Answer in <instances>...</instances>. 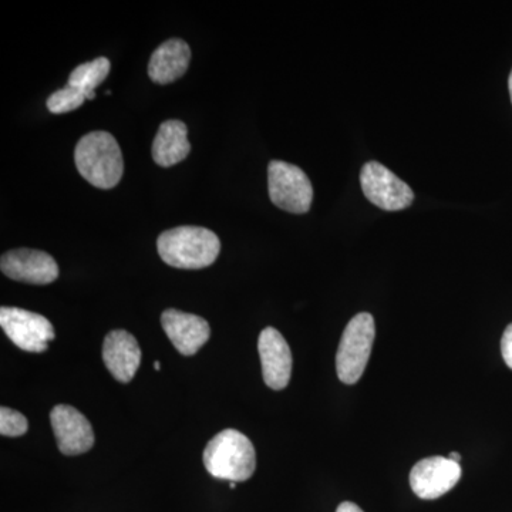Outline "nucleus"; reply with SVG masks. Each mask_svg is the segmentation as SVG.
I'll use <instances>...</instances> for the list:
<instances>
[{
	"label": "nucleus",
	"instance_id": "2eb2a0df",
	"mask_svg": "<svg viewBox=\"0 0 512 512\" xmlns=\"http://www.w3.org/2000/svg\"><path fill=\"white\" fill-rule=\"evenodd\" d=\"M190 151L188 128L183 121H164L158 128L156 138H154L153 160L160 167H173V165L185 160Z\"/></svg>",
	"mask_w": 512,
	"mask_h": 512
},
{
	"label": "nucleus",
	"instance_id": "423d86ee",
	"mask_svg": "<svg viewBox=\"0 0 512 512\" xmlns=\"http://www.w3.org/2000/svg\"><path fill=\"white\" fill-rule=\"evenodd\" d=\"M360 184L367 200L384 211H400L414 200L412 188L377 161L363 165Z\"/></svg>",
	"mask_w": 512,
	"mask_h": 512
},
{
	"label": "nucleus",
	"instance_id": "a211bd4d",
	"mask_svg": "<svg viewBox=\"0 0 512 512\" xmlns=\"http://www.w3.org/2000/svg\"><path fill=\"white\" fill-rule=\"evenodd\" d=\"M29 429L28 419L9 407L0 409V433L5 437H20Z\"/></svg>",
	"mask_w": 512,
	"mask_h": 512
},
{
	"label": "nucleus",
	"instance_id": "6ab92c4d",
	"mask_svg": "<svg viewBox=\"0 0 512 512\" xmlns=\"http://www.w3.org/2000/svg\"><path fill=\"white\" fill-rule=\"evenodd\" d=\"M501 353H503L505 365L512 370V323L507 326L501 339Z\"/></svg>",
	"mask_w": 512,
	"mask_h": 512
},
{
	"label": "nucleus",
	"instance_id": "4be33fe9",
	"mask_svg": "<svg viewBox=\"0 0 512 512\" xmlns=\"http://www.w3.org/2000/svg\"><path fill=\"white\" fill-rule=\"evenodd\" d=\"M508 87H510L511 101H512V72L510 74V80H508Z\"/></svg>",
	"mask_w": 512,
	"mask_h": 512
},
{
	"label": "nucleus",
	"instance_id": "39448f33",
	"mask_svg": "<svg viewBox=\"0 0 512 512\" xmlns=\"http://www.w3.org/2000/svg\"><path fill=\"white\" fill-rule=\"evenodd\" d=\"M268 190L271 201L281 210L306 214L311 210L313 187L308 175L296 165L271 161L268 167Z\"/></svg>",
	"mask_w": 512,
	"mask_h": 512
},
{
	"label": "nucleus",
	"instance_id": "f8f14e48",
	"mask_svg": "<svg viewBox=\"0 0 512 512\" xmlns=\"http://www.w3.org/2000/svg\"><path fill=\"white\" fill-rule=\"evenodd\" d=\"M161 325L175 349L184 356L195 355L211 338L207 320L177 309L165 311L161 316Z\"/></svg>",
	"mask_w": 512,
	"mask_h": 512
},
{
	"label": "nucleus",
	"instance_id": "9d476101",
	"mask_svg": "<svg viewBox=\"0 0 512 512\" xmlns=\"http://www.w3.org/2000/svg\"><path fill=\"white\" fill-rule=\"evenodd\" d=\"M57 447L64 456L87 453L94 444L92 424L79 410L67 404H59L50 413Z\"/></svg>",
	"mask_w": 512,
	"mask_h": 512
},
{
	"label": "nucleus",
	"instance_id": "b1692460",
	"mask_svg": "<svg viewBox=\"0 0 512 512\" xmlns=\"http://www.w3.org/2000/svg\"><path fill=\"white\" fill-rule=\"evenodd\" d=\"M229 487H231V490H234V488L237 487V483H231Z\"/></svg>",
	"mask_w": 512,
	"mask_h": 512
},
{
	"label": "nucleus",
	"instance_id": "f3484780",
	"mask_svg": "<svg viewBox=\"0 0 512 512\" xmlns=\"http://www.w3.org/2000/svg\"><path fill=\"white\" fill-rule=\"evenodd\" d=\"M86 100L82 92L67 84L47 99V109L53 114L70 113L79 109Z\"/></svg>",
	"mask_w": 512,
	"mask_h": 512
},
{
	"label": "nucleus",
	"instance_id": "f03ea898",
	"mask_svg": "<svg viewBox=\"0 0 512 512\" xmlns=\"http://www.w3.org/2000/svg\"><path fill=\"white\" fill-rule=\"evenodd\" d=\"M158 255L165 264L178 269L207 268L217 261L221 241L215 232L202 227H177L157 239Z\"/></svg>",
	"mask_w": 512,
	"mask_h": 512
},
{
	"label": "nucleus",
	"instance_id": "412c9836",
	"mask_svg": "<svg viewBox=\"0 0 512 512\" xmlns=\"http://www.w3.org/2000/svg\"><path fill=\"white\" fill-rule=\"evenodd\" d=\"M450 460L456 461V463H460L461 457L458 453H450V456H448Z\"/></svg>",
	"mask_w": 512,
	"mask_h": 512
},
{
	"label": "nucleus",
	"instance_id": "0eeeda50",
	"mask_svg": "<svg viewBox=\"0 0 512 512\" xmlns=\"http://www.w3.org/2000/svg\"><path fill=\"white\" fill-rule=\"evenodd\" d=\"M0 326L6 336L25 352L42 353L55 339L52 323L39 315L20 308L0 309Z\"/></svg>",
	"mask_w": 512,
	"mask_h": 512
},
{
	"label": "nucleus",
	"instance_id": "6e6552de",
	"mask_svg": "<svg viewBox=\"0 0 512 512\" xmlns=\"http://www.w3.org/2000/svg\"><path fill=\"white\" fill-rule=\"evenodd\" d=\"M461 474L460 463L446 457H427L413 467L410 487L421 500H436L456 487Z\"/></svg>",
	"mask_w": 512,
	"mask_h": 512
},
{
	"label": "nucleus",
	"instance_id": "1a4fd4ad",
	"mask_svg": "<svg viewBox=\"0 0 512 512\" xmlns=\"http://www.w3.org/2000/svg\"><path fill=\"white\" fill-rule=\"evenodd\" d=\"M0 269L13 281L32 285L52 284L59 276L55 258L37 249L20 248L6 252L0 259Z\"/></svg>",
	"mask_w": 512,
	"mask_h": 512
},
{
	"label": "nucleus",
	"instance_id": "ddd939ff",
	"mask_svg": "<svg viewBox=\"0 0 512 512\" xmlns=\"http://www.w3.org/2000/svg\"><path fill=\"white\" fill-rule=\"evenodd\" d=\"M103 360L117 382H131L141 363L140 345L126 330H113L104 339Z\"/></svg>",
	"mask_w": 512,
	"mask_h": 512
},
{
	"label": "nucleus",
	"instance_id": "f257e3e1",
	"mask_svg": "<svg viewBox=\"0 0 512 512\" xmlns=\"http://www.w3.org/2000/svg\"><path fill=\"white\" fill-rule=\"evenodd\" d=\"M74 163L84 180L100 190L116 187L124 173L119 143L107 131H92L80 138Z\"/></svg>",
	"mask_w": 512,
	"mask_h": 512
},
{
	"label": "nucleus",
	"instance_id": "dca6fc26",
	"mask_svg": "<svg viewBox=\"0 0 512 512\" xmlns=\"http://www.w3.org/2000/svg\"><path fill=\"white\" fill-rule=\"evenodd\" d=\"M111 63L106 57H97L93 62L83 63L73 70L69 77V86L82 92L87 100L96 97L94 90L109 76Z\"/></svg>",
	"mask_w": 512,
	"mask_h": 512
},
{
	"label": "nucleus",
	"instance_id": "20e7f679",
	"mask_svg": "<svg viewBox=\"0 0 512 512\" xmlns=\"http://www.w3.org/2000/svg\"><path fill=\"white\" fill-rule=\"evenodd\" d=\"M375 336V319L370 313H357L355 318L350 320L340 339L336 355V372L340 382H359L369 362Z\"/></svg>",
	"mask_w": 512,
	"mask_h": 512
},
{
	"label": "nucleus",
	"instance_id": "7ed1b4c3",
	"mask_svg": "<svg viewBox=\"0 0 512 512\" xmlns=\"http://www.w3.org/2000/svg\"><path fill=\"white\" fill-rule=\"evenodd\" d=\"M204 466L212 477L231 483L247 481L255 473L254 444L241 431H221L204 451Z\"/></svg>",
	"mask_w": 512,
	"mask_h": 512
},
{
	"label": "nucleus",
	"instance_id": "4468645a",
	"mask_svg": "<svg viewBox=\"0 0 512 512\" xmlns=\"http://www.w3.org/2000/svg\"><path fill=\"white\" fill-rule=\"evenodd\" d=\"M191 49L181 39H170L157 47L148 63V76L157 84L181 79L190 67Z\"/></svg>",
	"mask_w": 512,
	"mask_h": 512
},
{
	"label": "nucleus",
	"instance_id": "aec40b11",
	"mask_svg": "<svg viewBox=\"0 0 512 512\" xmlns=\"http://www.w3.org/2000/svg\"><path fill=\"white\" fill-rule=\"evenodd\" d=\"M336 512H363L362 508L357 507L355 503H349V501H346V503H342L339 505L338 510Z\"/></svg>",
	"mask_w": 512,
	"mask_h": 512
},
{
	"label": "nucleus",
	"instance_id": "5701e85b",
	"mask_svg": "<svg viewBox=\"0 0 512 512\" xmlns=\"http://www.w3.org/2000/svg\"><path fill=\"white\" fill-rule=\"evenodd\" d=\"M154 367H156L157 370H160V367H161L160 362L154 363Z\"/></svg>",
	"mask_w": 512,
	"mask_h": 512
},
{
	"label": "nucleus",
	"instance_id": "9b49d317",
	"mask_svg": "<svg viewBox=\"0 0 512 512\" xmlns=\"http://www.w3.org/2000/svg\"><path fill=\"white\" fill-rule=\"evenodd\" d=\"M258 350L266 386L285 389L292 376V353L284 336L274 328L262 330Z\"/></svg>",
	"mask_w": 512,
	"mask_h": 512
}]
</instances>
